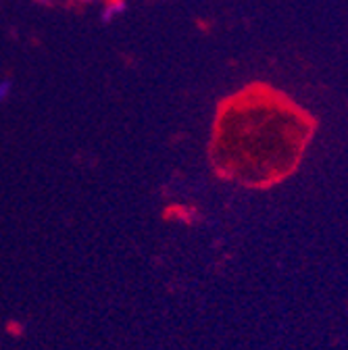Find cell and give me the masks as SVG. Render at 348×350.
<instances>
[{
	"mask_svg": "<svg viewBox=\"0 0 348 350\" xmlns=\"http://www.w3.org/2000/svg\"><path fill=\"white\" fill-rule=\"evenodd\" d=\"M125 13V0H111V3H107L105 5V9H103V21H113V19H117L119 15H123Z\"/></svg>",
	"mask_w": 348,
	"mask_h": 350,
	"instance_id": "1",
	"label": "cell"
},
{
	"mask_svg": "<svg viewBox=\"0 0 348 350\" xmlns=\"http://www.w3.org/2000/svg\"><path fill=\"white\" fill-rule=\"evenodd\" d=\"M7 332H9V334H13V336L17 338V334H23V327H21V325H13V323H9V325H7Z\"/></svg>",
	"mask_w": 348,
	"mask_h": 350,
	"instance_id": "3",
	"label": "cell"
},
{
	"mask_svg": "<svg viewBox=\"0 0 348 350\" xmlns=\"http://www.w3.org/2000/svg\"><path fill=\"white\" fill-rule=\"evenodd\" d=\"M11 92H13V83L9 79L0 81V103H7L9 96H11Z\"/></svg>",
	"mask_w": 348,
	"mask_h": 350,
	"instance_id": "2",
	"label": "cell"
},
{
	"mask_svg": "<svg viewBox=\"0 0 348 350\" xmlns=\"http://www.w3.org/2000/svg\"><path fill=\"white\" fill-rule=\"evenodd\" d=\"M81 3H88V5H92V3H98V0H81Z\"/></svg>",
	"mask_w": 348,
	"mask_h": 350,
	"instance_id": "4",
	"label": "cell"
}]
</instances>
